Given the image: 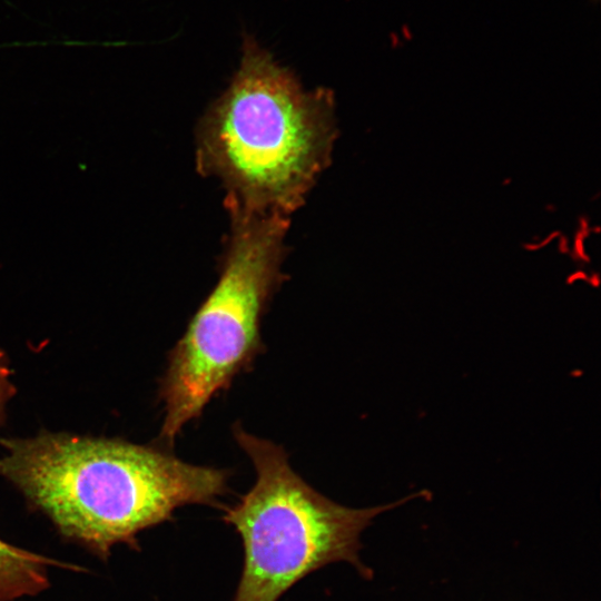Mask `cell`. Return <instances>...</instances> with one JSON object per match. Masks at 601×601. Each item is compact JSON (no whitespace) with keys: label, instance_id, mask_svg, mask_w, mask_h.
Returning a JSON list of instances; mask_svg holds the SVG:
<instances>
[{"label":"cell","instance_id":"1","mask_svg":"<svg viewBox=\"0 0 601 601\" xmlns=\"http://www.w3.org/2000/svg\"><path fill=\"white\" fill-rule=\"evenodd\" d=\"M2 445L0 475L65 536L102 556L180 506H221L229 491V470L124 441L43 434Z\"/></svg>","mask_w":601,"mask_h":601},{"label":"cell","instance_id":"2","mask_svg":"<svg viewBox=\"0 0 601 601\" xmlns=\"http://www.w3.org/2000/svg\"><path fill=\"white\" fill-rule=\"evenodd\" d=\"M334 138L332 92L305 90L245 33L229 86L199 122L196 166L223 184L229 213L288 217L327 166Z\"/></svg>","mask_w":601,"mask_h":601},{"label":"cell","instance_id":"3","mask_svg":"<svg viewBox=\"0 0 601 601\" xmlns=\"http://www.w3.org/2000/svg\"><path fill=\"white\" fill-rule=\"evenodd\" d=\"M238 446L256 472L254 485L223 521L239 534L242 577L233 601H277L313 571L347 562L364 579L373 571L361 559L362 534L380 514L424 496L414 493L371 508H349L317 492L288 462L285 450L233 425Z\"/></svg>","mask_w":601,"mask_h":601},{"label":"cell","instance_id":"4","mask_svg":"<svg viewBox=\"0 0 601 601\" xmlns=\"http://www.w3.org/2000/svg\"><path fill=\"white\" fill-rule=\"evenodd\" d=\"M231 228L219 278L168 355L159 396L160 437L173 445L207 404L253 367L264 351L263 316L283 282L288 217L230 213Z\"/></svg>","mask_w":601,"mask_h":601},{"label":"cell","instance_id":"5","mask_svg":"<svg viewBox=\"0 0 601 601\" xmlns=\"http://www.w3.org/2000/svg\"><path fill=\"white\" fill-rule=\"evenodd\" d=\"M50 566L78 570V566L20 549L0 539V601H14L45 590L49 584Z\"/></svg>","mask_w":601,"mask_h":601},{"label":"cell","instance_id":"6","mask_svg":"<svg viewBox=\"0 0 601 601\" xmlns=\"http://www.w3.org/2000/svg\"><path fill=\"white\" fill-rule=\"evenodd\" d=\"M10 388L8 366L3 353L0 351V408L9 395Z\"/></svg>","mask_w":601,"mask_h":601}]
</instances>
